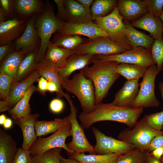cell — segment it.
<instances>
[{
	"label": "cell",
	"mask_w": 163,
	"mask_h": 163,
	"mask_svg": "<svg viewBox=\"0 0 163 163\" xmlns=\"http://www.w3.org/2000/svg\"><path fill=\"white\" fill-rule=\"evenodd\" d=\"M15 5L19 13L23 15H28L40 11L41 5L38 0H17Z\"/></svg>",
	"instance_id": "obj_36"
},
{
	"label": "cell",
	"mask_w": 163,
	"mask_h": 163,
	"mask_svg": "<svg viewBox=\"0 0 163 163\" xmlns=\"http://www.w3.org/2000/svg\"><path fill=\"white\" fill-rule=\"evenodd\" d=\"M12 1L9 0H0L1 10L4 14H9L11 11Z\"/></svg>",
	"instance_id": "obj_47"
},
{
	"label": "cell",
	"mask_w": 163,
	"mask_h": 163,
	"mask_svg": "<svg viewBox=\"0 0 163 163\" xmlns=\"http://www.w3.org/2000/svg\"><path fill=\"white\" fill-rule=\"evenodd\" d=\"M116 1L115 0H96L94 1L91 8V13L93 20L97 18L107 15L113 10Z\"/></svg>",
	"instance_id": "obj_33"
},
{
	"label": "cell",
	"mask_w": 163,
	"mask_h": 163,
	"mask_svg": "<svg viewBox=\"0 0 163 163\" xmlns=\"http://www.w3.org/2000/svg\"><path fill=\"white\" fill-rule=\"evenodd\" d=\"M12 124L11 120L9 118H7L3 126L5 129H8L11 127Z\"/></svg>",
	"instance_id": "obj_55"
},
{
	"label": "cell",
	"mask_w": 163,
	"mask_h": 163,
	"mask_svg": "<svg viewBox=\"0 0 163 163\" xmlns=\"http://www.w3.org/2000/svg\"><path fill=\"white\" fill-rule=\"evenodd\" d=\"M36 90L37 88L32 85L15 106L8 110L14 123L18 125L28 120L31 115L29 101L32 94Z\"/></svg>",
	"instance_id": "obj_19"
},
{
	"label": "cell",
	"mask_w": 163,
	"mask_h": 163,
	"mask_svg": "<svg viewBox=\"0 0 163 163\" xmlns=\"http://www.w3.org/2000/svg\"><path fill=\"white\" fill-rule=\"evenodd\" d=\"M149 153L147 151L135 148L120 155L115 163H145Z\"/></svg>",
	"instance_id": "obj_34"
},
{
	"label": "cell",
	"mask_w": 163,
	"mask_h": 163,
	"mask_svg": "<svg viewBox=\"0 0 163 163\" xmlns=\"http://www.w3.org/2000/svg\"><path fill=\"white\" fill-rule=\"evenodd\" d=\"M7 118L4 114H2L0 116V124L3 125Z\"/></svg>",
	"instance_id": "obj_56"
},
{
	"label": "cell",
	"mask_w": 163,
	"mask_h": 163,
	"mask_svg": "<svg viewBox=\"0 0 163 163\" xmlns=\"http://www.w3.org/2000/svg\"><path fill=\"white\" fill-rule=\"evenodd\" d=\"M147 69L138 65L121 63L117 65L116 70L127 80H130L143 77Z\"/></svg>",
	"instance_id": "obj_32"
},
{
	"label": "cell",
	"mask_w": 163,
	"mask_h": 163,
	"mask_svg": "<svg viewBox=\"0 0 163 163\" xmlns=\"http://www.w3.org/2000/svg\"><path fill=\"white\" fill-rule=\"evenodd\" d=\"M65 23L56 16L51 10L46 11L39 17L36 26L41 44L37 56L36 64L44 58L51 35L60 29Z\"/></svg>",
	"instance_id": "obj_5"
},
{
	"label": "cell",
	"mask_w": 163,
	"mask_h": 163,
	"mask_svg": "<svg viewBox=\"0 0 163 163\" xmlns=\"http://www.w3.org/2000/svg\"><path fill=\"white\" fill-rule=\"evenodd\" d=\"M163 132V129H162V130Z\"/></svg>",
	"instance_id": "obj_60"
},
{
	"label": "cell",
	"mask_w": 163,
	"mask_h": 163,
	"mask_svg": "<svg viewBox=\"0 0 163 163\" xmlns=\"http://www.w3.org/2000/svg\"><path fill=\"white\" fill-rule=\"evenodd\" d=\"M69 123L68 117L56 118L50 121H39L36 123L35 130L37 137L55 132L60 128Z\"/></svg>",
	"instance_id": "obj_29"
},
{
	"label": "cell",
	"mask_w": 163,
	"mask_h": 163,
	"mask_svg": "<svg viewBox=\"0 0 163 163\" xmlns=\"http://www.w3.org/2000/svg\"><path fill=\"white\" fill-rule=\"evenodd\" d=\"M95 23L108 34V37L125 46L128 50L132 48L125 34L126 27L122 17L116 6L107 15L96 18Z\"/></svg>",
	"instance_id": "obj_7"
},
{
	"label": "cell",
	"mask_w": 163,
	"mask_h": 163,
	"mask_svg": "<svg viewBox=\"0 0 163 163\" xmlns=\"http://www.w3.org/2000/svg\"><path fill=\"white\" fill-rule=\"evenodd\" d=\"M18 149L12 137L0 128V163H12Z\"/></svg>",
	"instance_id": "obj_24"
},
{
	"label": "cell",
	"mask_w": 163,
	"mask_h": 163,
	"mask_svg": "<svg viewBox=\"0 0 163 163\" xmlns=\"http://www.w3.org/2000/svg\"><path fill=\"white\" fill-rule=\"evenodd\" d=\"M91 129L96 141L94 148L96 154L115 153L120 155L136 148L133 145L106 136L96 127Z\"/></svg>",
	"instance_id": "obj_12"
},
{
	"label": "cell",
	"mask_w": 163,
	"mask_h": 163,
	"mask_svg": "<svg viewBox=\"0 0 163 163\" xmlns=\"http://www.w3.org/2000/svg\"><path fill=\"white\" fill-rule=\"evenodd\" d=\"M77 1L80 3L85 9L91 12L90 8V5L94 2L93 0H77Z\"/></svg>",
	"instance_id": "obj_51"
},
{
	"label": "cell",
	"mask_w": 163,
	"mask_h": 163,
	"mask_svg": "<svg viewBox=\"0 0 163 163\" xmlns=\"http://www.w3.org/2000/svg\"><path fill=\"white\" fill-rule=\"evenodd\" d=\"M58 8V17L63 19H68V17L66 8L64 7V0H54Z\"/></svg>",
	"instance_id": "obj_45"
},
{
	"label": "cell",
	"mask_w": 163,
	"mask_h": 163,
	"mask_svg": "<svg viewBox=\"0 0 163 163\" xmlns=\"http://www.w3.org/2000/svg\"><path fill=\"white\" fill-rule=\"evenodd\" d=\"M83 42L80 36H62L54 43L56 46L67 49L75 50Z\"/></svg>",
	"instance_id": "obj_37"
},
{
	"label": "cell",
	"mask_w": 163,
	"mask_h": 163,
	"mask_svg": "<svg viewBox=\"0 0 163 163\" xmlns=\"http://www.w3.org/2000/svg\"><path fill=\"white\" fill-rule=\"evenodd\" d=\"M64 107L63 102L58 98L53 99L49 104L50 110L52 112L56 113L61 112L62 110Z\"/></svg>",
	"instance_id": "obj_43"
},
{
	"label": "cell",
	"mask_w": 163,
	"mask_h": 163,
	"mask_svg": "<svg viewBox=\"0 0 163 163\" xmlns=\"http://www.w3.org/2000/svg\"><path fill=\"white\" fill-rule=\"evenodd\" d=\"M161 161L162 162V163H163V155L161 157Z\"/></svg>",
	"instance_id": "obj_59"
},
{
	"label": "cell",
	"mask_w": 163,
	"mask_h": 163,
	"mask_svg": "<svg viewBox=\"0 0 163 163\" xmlns=\"http://www.w3.org/2000/svg\"><path fill=\"white\" fill-rule=\"evenodd\" d=\"M38 85L37 90L40 93L44 95L47 91L48 81L42 77H40L37 80Z\"/></svg>",
	"instance_id": "obj_46"
},
{
	"label": "cell",
	"mask_w": 163,
	"mask_h": 163,
	"mask_svg": "<svg viewBox=\"0 0 163 163\" xmlns=\"http://www.w3.org/2000/svg\"><path fill=\"white\" fill-rule=\"evenodd\" d=\"M11 42L0 46V62L2 61L4 58L10 52Z\"/></svg>",
	"instance_id": "obj_48"
},
{
	"label": "cell",
	"mask_w": 163,
	"mask_h": 163,
	"mask_svg": "<svg viewBox=\"0 0 163 163\" xmlns=\"http://www.w3.org/2000/svg\"><path fill=\"white\" fill-rule=\"evenodd\" d=\"M145 163H162L161 159L157 158L149 153Z\"/></svg>",
	"instance_id": "obj_52"
},
{
	"label": "cell",
	"mask_w": 163,
	"mask_h": 163,
	"mask_svg": "<svg viewBox=\"0 0 163 163\" xmlns=\"http://www.w3.org/2000/svg\"><path fill=\"white\" fill-rule=\"evenodd\" d=\"M24 22L23 20L13 18L6 21L0 22V44L4 45L18 37L20 33Z\"/></svg>",
	"instance_id": "obj_21"
},
{
	"label": "cell",
	"mask_w": 163,
	"mask_h": 163,
	"mask_svg": "<svg viewBox=\"0 0 163 163\" xmlns=\"http://www.w3.org/2000/svg\"><path fill=\"white\" fill-rule=\"evenodd\" d=\"M58 30L61 36L83 35L89 39L100 37H108L106 32L92 21L74 22L69 21L65 22Z\"/></svg>",
	"instance_id": "obj_13"
},
{
	"label": "cell",
	"mask_w": 163,
	"mask_h": 163,
	"mask_svg": "<svg viewBox=\"0 0 163 163\" xmlns=\"http://www.w3.org/2000/svg\"><path fill=\"white\" fill-rule=\"evenodd\" d=\"M92 63L91 66H88L82 70L85 77L93 83L96 105L102 102L110 88L120 75L116 70L120 63L114 61H103L96 57Z\"/></svg>",
	"instance_id": "obj_2"
},
{
	"label": "cell",
	"mask_w": 163,
	"mask_h": 163,
	"mask_svg": "<svg viewBox=\"0 0 163 163\" xmlns=\"http://www.w3.org/2000/svg\"><path fill=\"white\" fill-rule=\"evenodd\" d=\"M151 51L156 65L160 72L163 69V40H155Z\"/></svg>",
	"instance_id": "obj_38"
},
{
	"label": "cell",
	"mask_w": 163,
	"mask_h": 163,
	"mask_svg": "<svg viewBox=\"0 0 163 163\" xmlns=\"http://www.w3.org/2000/svg\"><path fill=\"white\" fill-rule=\"evenodd\" d=\"M10 108L5 101H0V112H2L7 110H9Z\"/></svg>",
	"instance_id": "obj_53"
},
{
	"label": "cell",
	"mask_w": 163,
	"mask_h": 163,
	"mask_svg": "<svg viewBox=\"0 0 163 163\" xmlns=\"http://www.w3.org/2000/svg\"><path fill=\"white\" fill-rule=\"evenodd\" d=\"M139 80L126 81L115 94L114 100L110 103L118 106L131 107L138 92Z\"/></svg>",
	"instance_id": "obj_18"
},
{
	"label": "cell",
	"mask_w": 163,
	"mask_h": 163,
	"mask_svg": "<svg viewBox=\"0 0 163 163\" xmlns=\"http://www.w3.org/2000/svg\"><path fill=\"white\" fill-rule=\"evenodd\" d=\"M159 18L161 19L162 23V26H163V10L162 11V12Z\"/></svg>",
	"instance_id": "obj_58"
},
{
	"label": "cell",
	"mask_w": 163,
	"mask_h": 163,
	"mask_svg": "<svg viewBox=\"0 0 163 163\" xmlns=\"http://www.w3.org/2000/svg\"><path fill=\"white\" fill-rule=\"evenodd\" d=\"M150 154L157 158L161 159L163 155V147L157 148L153 150Z\"/></svg>",
	"instance_id": "obj_50"
},
{
	"label": "cell",
	"mask_w": 163,
	"mask_h": 163,
	"mask_svg": "<svg viewBox=\"0 0 163 163\" xmlns=\"http://www.w3.org/2000/svg\"><path fill=\"white\" fill-rule=\"evenodd\" d=\"M161 147H163V135L157 136L152 139L148 152L150 153L154 149Z\"/></svg>",
	"instance_id": "obj_44"
},
{
	"label": "cell",
	"mask_w": 163,
	"mask_h": 163,
	"mask_svg": "<svg viewBox=\"0 0 163 163\" xmlns=\"http://www.w3.org/2000/svg\"><path fill=\"white\" fill-rule=\"evenodd\" d=\"M60 163H81L74 159L72 158H66L62 156Z\"/></svg>",
	"instance_id": "obj_54"
},
{
	"label": "cell",
	"mask_w": 163,
	"mask_h": 163,
	"mask_svg": "<svg viewBox=\"0 0 163 163\" xmlns=\"http://www.w3.org/2000/svg\"><path fill=\"white\" fill-rule=\"evenodd\" d=\"M38 52L33 51L26 56L20 65L12 83L21 81L35 70Z\"/></svg>",
	"instance_id": "obj_31"
},
{
	"label": "cell",
	"mask_w": 163,
	"mask_h": 163,
	"mask_svg": "<svg viewBox=\"0 0 163 163\" xmlns=\"http://www.w3.org/2000/svg\"><path fill=\"white\" fill-rule=\"evenodd\" d=\"M34 18L27 22L22 35L16 39L15 45L17 49H21L26 54L33 51L37 40V32L34 24Z\"/></svg>",
	"instance_id": "obj_22"
},
{
	"label": "cell",
	"mask_w": 163,
	"mask_h": 163,
	"mask_svg": "<svg viewBox=\"0 0 163 163\" xmlns=\"http://www.w3.org/2000/svg\"><path fill=\"white\" fill-rule=\"evenodd\" d=\"M66 99L70 106V112L67 117L71 126V135L72 137V141L67 144L68 148L72 152V154L86 152L96 154L94 146L91 145L88 141L85 136L84 129L79 124L77 120V108L73 104L70 97Z\"/></svg>",
	"instance_id": "obj_9"
},
{
	"label": "cell",
	"mask_w": 163,
	"mask_h": 163,
	"mask_svg": "<svg viewBox=\"0 0 163 163\" xmlns=\"http://www.w3.org/2000/svg\"><path fill=\"white\" fill-rule=\"evenodd\" d=\"M61 87L77 97L82 112L88 113L94 110L96 106L94 86L92 81L84 75L82 70L74 74L72 79L62 80Z\"/></svg>",
	"instance_id": "obj_3"
},
{
	"label": "cell",
	"mask_w": 163,
	"mask_h": 163,
	"mask_svg": "<svg viewBox=\"0 0 163 163\" xmlns=\"http://www.w3.org/2000/svg\"><path fill=\"white\" fill-rule=\"evenodd\" d=\"M39 116V114L36 113L31 114L28 120L18 125L22 132L23 141L22 148L25 150L29 151L37 138L35 126Z\"/></svg>",
	"instance_id": "obj_26"
},
{
	"label": "cell",
	"mask_w": 163,
	"mask_h": 163,
	"mask_svg": "<svg viewBox=\"0 0 163 163\" xmlns=\"http://www.w3.org/2000/svg\"><path fill=\"white\" fill-rule=\"evenodd\" d=\"M127 49L123 45L116 42L107 37H100L82 44L75 50L79 55H111L123 53Z\"/></svg>",
	"instance_id": "obj_8"
},
{
	"label": "cell",
	"mask_w": 163,
	"mask_h": 163,
	"mask_svg": "<svg viewBox=\"0 0 163 163\" xmlns=\"http://www.w3.org/2000/svg\"><path fill=\"white\" fill-rule=\"evenodd\" d=\"M158 87L161 92V97L163 100V82H160L159 84Z\"/></svg>",
	"instance_id": "obj_57"
},
{
	"label": "cell",
	"mask_w": 163,
	"mask_h": 163,
	"mask_svg": "<svg viewBox=\"0 0 163 163\" xmlns=\"http://www.w3.org/2000/svg\"><path fill=\"white\" fill-rule=\"evenodd\" d=\"M96 58V56L93 55L73 54L69 58L63 66L58 68L59 75L61 80L69 79L74 72L83 69L92 63Z\"/></svg>",
	"instance_id": "obj_17"
},
{
	"label": "cell",
	"mask_w": 163,
	"mask_h": 163,
	"mask_svg": "<svg viewBox=\"0 0 163 163\" xmlns=\"http://www.w3.org/2000/svg\"><path fill=\"white\" fill-rule=\"evenodd\" d=\"M64 5L69 21L74 22L92 21L91 12L85 9L77 0H64Z\"/></svg>",
	"instance_id": "obj_25"
},
{
	"label": "cell",
	"mask_w": 163,
	"mask_h": 163,
	"mask_svg": "<svg viewBox=\"0 0 163 163\" xmlns=\"http://www.w3.org/2000/svg\"><path fill=\"white\" fill-rule=\"evenodd\" d=\"M12 163H33L30 151L18 149Z\"/></svg>",
	"instance_id": "obj_42"
},
{
	"label": "cell",
	"mask_w": 163,
	"mask_h": 163,
	"mask_svg": "<svg viewBox=\"0 0 163 163\" xmlns=\"http://www.w3.org/2000/svg\"><path fill=\"white\" fill-rule=\"evenodd\" d=\"M148 13L159 17L163 11V0H145Z\"/></svg>",
	"instance_id": "obj_41"
},
{
	"label": "cell",
	"mask_w": 163,
	"mask_h": 163,
	"mask_svg": "<svg viewBox=\"0 0 163 163\" xmlns=\"http://www.w3.org/2000/svg\"><path fill=\"white\" fill-rule=\"evenodd\" d=\"M62 148H56L32 157L33 163H60Z\"/></svg>",
	"instance_id": "obj_35"
},
{
	"label": "cell",
	"mask_w": 163,
	"mask_h": 163,
	"mask_svg": "<svg viewBox=\"0 0 163 163\" xmlns=\"http://www.w3.org/2000/svg\"><path fill=\"white\" fill-rule=\"evenodd\" d=\"M144 118L148 125L152 129L161 131L163 128V111L145 115Z\"/></svg>",
	"instance_id": "obj_40"
},
{
	"label": "cell",
	"mask_w": 163,
	"mask_h": 163,
	"mask_svg": "<svg viewBox=\"0 0 163 163\" xmlns=\"http://www.w3.org/2000/svg\"><path fill=\"white\" fill-rule=\"evenodd\" d=\"M119 155L115 153L87 155L83 153H74L69 158L74 159L81 163H115Z\"/></svg>",
	"instance_id": "obj_30"
},
{
	"label": "cell",
	"mask_w": 163,
	"mask_h": 163,
	"mask_svg": "<svg viewBox=\"0 0 163 163\" xmlns=\"http://www.w3.org/2000/svg\"><path fill=\"white\" fill-rule=\"evenodd\" d=\"M26 55L21 51L9 53L1 62L0 72L7 74L13 81L20 65Z\"/></svg>",
	"instance_id": "obj_28"
},
{
	"label": "cell",
	"mask_w": 163,
	"mask_h": 163,
	"mask_svg": "<svg viewBox=\"0 0 163 163\" xmlns=\"http://www.w3.org/2000/svg\"><path fill=\"white\" fill-rule=\"evenodd\" d=\"M47 91L51 93L56 92L57 96L59 93L57 85L55 83L52 82H48Z\"/></svg>",
	"instance_id": "obj_49"
},
{
	"label": "cell",
	"mask_w": 163,
	"mask_h": 163,
	"mask_svg": "<svg viewBox=\"0 0 163 163\" xmlns=\"http://www.w3.org/2000/svg\"><path fill=\"white\" fill-rule=\"evenodd\" d=\"M96 58L104 61H114L119 63L135 64L147 68L156 65L151 50L139 46L119 54L111 55H97Z\"/></svg>",
	"instance_id": "obj_11"
},
{
	"label": "cell",
	"mask_w": 163,
	"mask_h": 163,
	"mask_svg": "<svg viewBox=\"0 0 163 163\" xmlns=\"http://www.w3.org/2000/svg\"><path fill=\"white\" fill-rule=\"evenodd\" d=\"M71 126L70 122L63 126L53 134L46 138L38 137L30 150L31 156L40 154L49 150L62 148L68 155L72 154L65 143L66 139L71 136Z\"/></svg>",
	"instance_id": "obj_10"
},
{
	"label": "cell",
	"mask_w": 163,
	"mask_h": 163,
	"mask_svg": "<svg viewBox=\"0 0 163 163\" xmlns=\"http://www.w3.org/2000/svg\"><path fill=\"white\" fill-rule=\"evenodd\" d=\"M125 27V34L132 48L141 46L151 50L154 40L150 36L138 31L130 22L124 20Z\"/></svg>",
	"instance_id": "obj_23"
},
{
	"label": "cell",
	"mask_w": 163,
	"mask_h": 163,
	"mask_svg": "<svg viewBox=\"0 0 163 163\" xmlns=\"http://www.w3.org/2000/svg\"><path fill=\"white\" fill-rule=\"evenodd\" d=\"M160 72L156 65L151 66L147 69L141 82L137 95L131 104V107H158L160 102L156 97L155 81Z\"/></svg>",
	"instance_id": "obj_6"
},
{
	"label": "cell",
	"mask_w": 163,
	"mask_h": 163,
	"mask_svg": "<svg viewBox=\"0 0 163 163\" xmlns=\"http://www.w3.org/2000/svg\"><path fill=\"white\" fill-rule=\"evenodd\" d=\"M75 50L59 47L50 41L44 59L53 63L58 68L63 66Z\"/></svg>",
	"instance_id": "obj_27"
},
{
	"label": "cell",
	"mask_w": 163,
	"mask_h": 163,
	"mask_svg": "<svg viewBox=\"0 0 163 163\" xmlns=\"http://www.w3.org/2000/svg\"><path fill=\"white\" fill-rule=\"evenodd\" d=\"M143 111V107L134 108L101 102L96 105L91 113H85L82 112L78 117L81 126L84 129L89 128L95 123L107 120L124 123L129 128L132 129Z\"/></svg>",
	"instance_id": "obj_1"
},
{
	"label": "cell",
	"mask_w": 163,
	"mask_h": 163,
	"mask_svg": "<svg viewBox=\"0 0 163 163\" xmlns=\"http://www.w3.org/2000/svg\"><path fill=\"white\" fill-rule=\"evenodd\" d=\"M117 8L123 19L129 22L140 18L147 12L145 0H120Z\"/></svg>",
	"instance_id": "obj_14"
},
{
	"label": "cell",
	"mask_w": 163,
	"mask_h": 163,
	"mask_svg": "<svg viewBox=\"0 0 163 163\" xmlns=\"http://www.w3.org/2000/svg\"><path fill=\"white\" fill-rule=\"evenodd\" d=\"M40 77L35 70L21 81L12 83L8 98L5 101L11 109L15 106L30 86L34 83L37 82V79Z\"/></svg>",
	"instance_id": "obj_15"
},
{
	"label": "cell",
	"mask_w": 163,
	"mask_h": 163,
	"mask_svg": "<svg viewBox=\"0 0 163 163\" xmlns=\"http://www.w3.org/2000/svg\"><path fill=\"white\" fill-rule=\"evenodd\" d=\"M160 135H163V131L150 127L144 117L137 122L132 129L126 128L121 132L118 139L133 145L136 148L148 151L152 139Z\"/></svg>",
	"instance_id": "obj_4"
},
{
	"label": "cell",
	"mask_w": 163,
	"mask_h": 163,
	"mask_svg": "<svg viewBox=\"0 0 163 163\" xmlns=\"http://www.w3.org/2000/svg\"><path fill=\"white\" fill-rule=\"evenodd\" d=\"M13 79L7 74L0 72V98L1 100L6 101L9 94Z\"/></svg>",
	"instance_id": "obj_39"
},
{
	"label": "cell",
	"mask_w": 163,
	"mask_h": 163,
	"mask_svg": "<svg viewBox=\"0 0 163 163\" xmlns=\"http://www.w3.org/2000/svg\"><path fill=\"white\" fill-rule=\"evenodd\" d=\"M134 27L147 31L150 36L155 40H163V27L159 17L155 16L147 12L140 18L131 21Z\"/></svg>",
	"instance_id": "obj_16"
},
{
	"label": "cell",
	"mask_w": 163,
	"mask_h": 163,
	"mask_svg": "<svg viewBox=\"0 0 163 163\" xmlns=\"http://www.w3.org/2000/svg\"><path fill=\"white\" fill-rule=\"evenodd\" d=\"M35 69L40 77H42L48 82H52L57 85L59 93L58 97H66L68 94L65 93L61 87L62 80L58 73V68L55 65L44 59L41 62L36 64Z\"/></svg>",
	"instance_id": "obj_20"
}]
</instances>
